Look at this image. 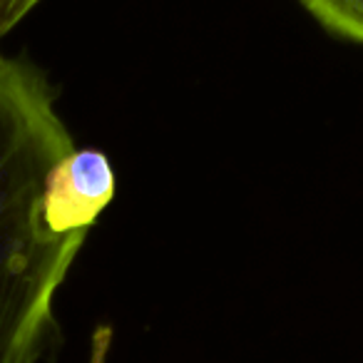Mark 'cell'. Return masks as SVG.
<instances>
[{
  "mask_svg": "<svg viewBox=\"0 0 363 363\" xmlns=\"http://www.w3.org/2000/svg\"><path fill=\"white\" fill-rule=\"evenodd\" d=\"M331 38L351 45L363 43V0H296Z\"/></svg>",
  "mask_w": 363,
  "mask_h": 363,
  "instance_id": "obj_3",
  "label": "cell"
},
{
  "mask_svg": "<svg viewBox=\"0 0 363 363\" xmlns=\"http://www.w3.org/2000/svg\"><path fill=\"white\" fill-rule=\"evenodd\" d=\"M72 150L55 85L0 50V363H40L62 341L55 296L90 232L50 229L45 189Z\"/></svg>",
  "mask_w": 363,
  "mask_h": 363,
  "instance_id": "obj_1",
  "label": "cell"
},
{
  "mask_svg": "<svg viewBox=\"0 0 363 363\" xmlns=\"http://www.w3.org/2000/svg\"><path fill=\"white\" fill-rule=\"evenodd\" d=\"M43 0H0V40L16 30Z\"/></svg>",
  "mask_w": 363,
  "mask_h": 363,
  "instance_id": "obj_4",
  "label": "cell"
},
{
  "mask_svg": "<svg viewBox=\"0 0 363 363\" xmlns=\"http://www.w3.org/2000/svg\"><path fill=\"white\" fill-rule=\"evenodd\" d=\"M112 346V326L102 323L92 333V346H90V363H107V353Z\"/></svg>",
  "mask_w": 363,
  "mask_h": 363,
  "instance_id": "obj_5",
  "label": "cell"
},
{
  "mask_svg": "<svg viewBox=\"0 0 363 363\" xmlns=\"http://www.w3.org/2000/svg\"><path fill=\"white\" fill-rule=\"evenodd\" d=\"M115 169L100 150H72L52 167L45 189V219L55 232H90L115 197Z\"/></svg>",
  "mask_w": 363,
  "mask_h": 363,
  "instance_id": "obj_2",
  "label": "cell"
}]
</instances>
